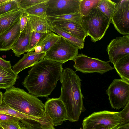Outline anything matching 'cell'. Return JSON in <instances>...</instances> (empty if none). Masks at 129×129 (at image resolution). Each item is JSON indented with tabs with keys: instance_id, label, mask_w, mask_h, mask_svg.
Here are the masks:
<instances>
[{
	"instance_id": "obj_1",
	"label": "cell",
	"mask_w": 129,
	"mask_h": 129,
	"mask_svg": "<svg viewBox=\"0 0 129 129\" xmlns=\"http://www.w3.org/2000/svg\"><path fill=\"white\" fill-rule=\"evenodd\" d=\"M63 64L43 59L32 67L22 84L33 95L48 97L60 80Z\"/></svg>"
},
{
	"instance_id": "obj_2",
	"label": "cell",
	"mask_w": 129,
	"mask_h": 129,
	"mask_svg": "<svg viewBox=\"0 0 129 129\" xmlns=\"http://www.w3.org/2000/svg\"><path fill=\"white\" fill-rule=\"evenodd\" d=\"M59 80L61 84L60 95L59 98L66 108L67 120L71 122L78 121L81 113L84 111L81 90V80L70 68L63 69Z\"/></svg>"
},
{
	"instance_id": "obj_3",
	"label": "cell",
	"mask_w": 129,
	"mask_h": 129,
	"mask_svg": "<svg viewBox=\"0 0 129 129\" xmlns=\"http://www.w3.org/2000/svg\"><path fill=\"white\" fill-rule=\"evenodd\" d=\"M3 100L15 110L53 125L45 112L44 104L37 97L23 89L14 86L6 89Z\"/></svg>"
},
{
	"instance_id": "obj_4",
	"label": "cell",
	"mask_w": 129,
	"mask_h": 129,
	"mask_svg": "<svg viewBox=\"0 0 129 129\" xmlns=\"http://www.w3.org/2000/svg\"><path fill=\"white\" fill-rule=\"evenodd\" d=\"M111 23V20L96 8L87 16H81L80 24L95 43L103 38Z\"/></svg>"
},
{
	"instance_id": "obj_5",
	"label": "cell",
	"mask_w": 129,
	"mask_h": 129,
	"mask_svg": "<svg viewBox=\"0 0 129 129\" xmlns=\"http://www.w3.org/2000/svg\"><path fill=\"white\" fill-rule=\"evenodd\" d=\"M123 122L119 112L104 110L86 117L82 125L83 129H117Z\"/></svg>"
},
{
	"instance_id": "obj_6",
	"label": "cell",
	"mask_w": 129,
	"mask_h": 129,
	"mask_svg": "<svg viewBox=\"0 0 129 129\" xmlns=\"http://www.w3.org/2000/svg\"><path fill=\"white\" fill-rule=\"evenodd\" d=\"M79 48L61 37L45 53L44 59L62 64L73 60L78 54Z\"/></svg>"
},
{
	"instance_id": "obj_7",
	"label": "cell",
	"mask_w": 129,
	"mask_h": 129,
	"mask_svg": "<svg viewBox=\"0 0 129 129\" xmlns=\"http://www.w3.org/2000/svg\"><path fill=\"white\" fill-rule=\"evenodd\" d=\"M112 108L119 109L129 101V82L115 79L106 91Z\"/></svg>"
},
{
	"instance_id": "obj_8",
	"label": "cell",
	"mask_w": 129,
	"mask_h": 129,
	"mask_svg": "<svg viewBox=\"0 0 129 129\" xmlns=\"http://www.w3.org/2000/svg\"><path fill=\"white\" fill-rule=\"evenodd\" d=\"M73 67L76 71L83 73H98L101 74L114 69L109 63L98 58L89 57L82 53L78 54L73 60Z\"/></svg>"
},
{
	"instance_id": "obj_9",
	"label": "cell",
	"mask_w": 129,
	"mask_h": 129,
	"mask_svg": "<svg viewBox=\"0 0 129 129\" xmlns=\"http://www.w3.org/2000/svg\"><path fill=\"white\" fill-rule=\"evenodd\" d=\"M111 20L118 32L124 35L129 34V0H121L117 3Z\"/></svg>"
},
{
	"instance_id": "obj_10",
	"label": "cell",
	"mask_w": 129,
	"mask_h": 129,
	"mask_svg": "<svg viewBox=\"0 0 129 129\" xmlns=\"http://www.w3.org/2000/svg\"><path fill=\"white\" fill-rule=\"evenodd\" d=\"M109 61L113 65L122 58L129 56V34L116 37L108 45Z\"/></svg>"
},
{
	"instance_id": "obj_11",
	"label": "cell",
	"mask_w": 129,
	"mask_h": 129,
	"mask_svg": "<svg viewBox=\"0 0 129 129\" xmlns=\"http://www.w3.org/2000/svg\"><path fill=\"white\" fill-rule=\"evenodd\" d=\"M79 0H48L47 17L79 13Z\"/></svg>"
},
{
	"instance_id": "obj_12",
	"label": "cell",
	"mask_w": 129,
	"mask_h": 129,
	"mask_svg": "<svg viewBox=\"0 0 129 129\" xmlns=\"http://www.w3.org/2000/svg\"><path fill=\"white\" fill-rule=\"evenodd\" d=\"M45 105V112L54 126L61 125L67 120V114L64 104L59 98L49 99Z\"/></svg>"
},
{
	"instance_id": "obj_13",
	"label": "cell",
	"mask_w": 129,
	"mask_h": 129,
	"mask_svg": "<svg viewBox=\"0 0 129 129\" xmlns=\"http://www.w3.org/2000/svg\"><path fill=\"white\" fill-rule=\"evenodd\" d=\"M31 32V23L29 18L24 29L20 33L17 41L11 47V49L15 56L19 57L22 54L27 52Z\"/></svg>"
},
{
	"instance_id": "obj_14",
	"label": "cell",
	"mask_w": 129,
	"mask_h": 129,
	"mask_svg": "<svg viewBox=\"0 0 129 129\" xmlns=\"http://www.w3.org/2000/svg\"><path fill=\"white\" fill-rule=\"evenodd\" d=\"M19 22L20 19L0 35V51L11 49L12 46L17 41L21 33Z\"/></svg>"
},
{
	"instance_id": "obj_15",
	"label": "cell",
	"mask_w": 129,
	"mask_h": 129,
	"mask_svg": "<svg viewBox=\"0 0 129 129\" xmlns=\"http://www.w3.org/2000/svg\"><path fill=\"white\" fill-rule=\"evenodd\" d=\"M45 53L35 54L34 52H27L16 63L12 66V70L17 75L23 70L32 67L44 59Z\"/></svg>"
},
{
	"instance_id": "obj_16",
	"label": "cell",
	"mask_w": 129,
	"mask_h": 129,
	"mask_svg": "<svg viewBox=\"0 0 129 129\" xmlns=\"http://www.w3.org/2000/svg\"><path fill=\"white\" fill-rule=\"evenodd\" d=\"M52 24L84 41L88 36L80 24L79 23L68 21H56L53 22Z\"/></svg>"
},
{
	"instance_id": "obj_17",
	"label": "cell",
	"mask_w": 129,
	"mask_h": 129,
	"mask_svg": "<svg viewBox=\"0 0 129 129\" xmlns=\"http://www.w3.org/2000/svg\"><path fill=\"white\" fill-rule=\"evenodd\" d=\"M0 112L19 118L21 120L28 119L35 121L39 123L41 129H49L52 125L46 121L23 114L12 108L3 100L0 105Z\"/></svg>"
},
{
	"instance_id": "obj_18",
	"label": "cell",
	"mask_w": 129,
	"mask_h": 129,
	"mask_svg": "<svg viewBox=\"0 0 129 129\" xmlns=\"http://www.w3.org/2000/svg\"><path fill=\"white\" fill-rule=\"evenodd\" d=\"M23 11L20 9L0 15V35L20 19Z\"/></svg>"
},
{
	"instance_id": "obj_19",
	"label": "cell",
	"mask_w": 129,
	"mask_h": 129,
	"mask_svg": "<svg viewBox=\"0 0 129 129\" xmlns=\"http://www.w3.org/2000/svg\"><path fill=\"white\" fill-rule=\"evenodd\" d=\"M28 17L32 31L42 33L52 31V23L47 18H43L29 15Z\"/></svg>"
},
{
	"instance_id": "obj_20",
	"label": "cell",
	"mask_w": 129,
	"mask_h": 129,
	"mask_svg": "<svg viewBox=\"0 0 129 129\" xmlns=\"http://www.w3.org/2000/svg\"><path fill=\"white\" fill-rule=\"evenodd\" d=\"M18 78L13 71L0 67V89H6L13 86Z\"/></svg>"
},
{
	"instance_id": "obj_21",
	"label": "cell",
	"mask_w": 129,
	"mask_h": 129,
	"mask_svg": "<svg viewBox=\"0 0 129 129\" xmlns=\"http://www.w3.org/2000/svg\"><path fill=\"white\" fill-rule=\"evenodd\" d=\"M52 25V31L56 33L79 49H80L84 48L85 41L65 32L56 26Z\"/></svg>"
},
{
	"instance_id": "obj_22",
	"label": "cell",
	"mask_w": 129,
	"mask_h": 129,
	"mask_svg": "<svg viewBox=\"0 0 129 129\" xmlns=\"http://www.w3.org/2000/svg\"><path fill=\"white\" fill-rule=\"evenodd\" d=\"M114 66L121 79L129 82V56L121 59Z\"/></svg>"
},
{
	"instance_id": "obj_23",
	"label": "cell",
	"mask_w": 129,
	"mask_h": 129,
	"mask_svg": "<svg viewBox=\"0 0 129 129\" xmlns=\"http://www.w3.org/2000/svg\"><path fill=\"white\" fill-rule=\"evenodd\" d=\"M48 1L39 3L23 10L29 15L46 18H47L46 12L47 7Z\"/></svg>"
},
{
	"instance_id": "obj_24",
	"label": "cell",
	"mask_w": 129,
	"mask_h": 129,
	"mask_svg": "<svg viewBox=\"0 0 129 129\" xmlns=\"http://www.w3.org/2000/svg\"><path fill=\"white\" fill-rule=\"evenodd\" d=\"M61 37L52 31L47 33L41 39L35 46L44 45V51L46 53L59 40Z\"/></svg>"
},
{
	"instance_id": "obj_25",
	"label": "cell",
	"mask_w": 129,
	"mask_h": 129,
	"mask_svg": "<svg viewBox=\"0 0 129 129\" xmlns=\"http://www.w3.org/2000/svg\"><path fill=\"white\" fill-rule=\"evenodd\" d=\"M117 4V3L110 0H100L97 8L111 20Z\"/></svg>"
},
{
	"instance_id": "obj_26",
	"label": "cell",
	"mask_w": 129,
	"mask_h": 129,
	"mask_svg": "<svg viewBox=\"0 0 129 129\" xmlns=\"http://www.w3.org/2000/svg\"><path fill=\"white\" fill-rule=\"evenodd\" d=\"M100 0H79V13L81 16L88 15L91 10L97 7Z\"/></svg>"
},
{
	"instance_id": "obj_27",
	"label": "cell",
	"mask_w": 129,
	"mask_h": 129,
	"mask_svg": "<svg viewBox=\"0 0 129 129\" xmlns=\"http://www.w3.org/2000/svg\"><path fill=\"white\" fill-rule=\"evenodd\" d=\"M81 17L79 13H77L53 17H47V18L51 23L55 21H64L80 24Z\"/></svg>"
},
{
	"instance_id": "obj_28",
	"label": "cell",
	"mask_w": 129,
	"mask_h": 129,
	"mask_svg": "<svg viewBox=\"0 0 129 129\" xmlns=\"http://www.w3.org/2000/svg\"><path fill=\"white\" fill-rule=\"evenodd\" d=\"M20 9L17 0H8L0 5V15Z\"/></svg>"
},
{
	"instance_id": "obj_29",
	"label": "cell",
	"mask_w": 129,
	"mask_h": 129,
	"mask_svg": "<svg viewBox=\"0 0 129 129\" xmlns=\"http://www.w3.org/2000/svg\"><path fill=\"white\" fill-rule=\"evenodd\" d=\"M47 33H39L32 31L28 50L27 52H30L31 50L37 45L39 41Z\"/></svg>"
},
{
	"instance_id": "obj_30",
	"label": "cell",
	"mask_w": 129,
	"mask_h": 129,
	"mask_svg": "<svg viewBox=\"0 0 129 129\" xmlns=\"http://www.w3.org/2000/svg\"><path fill=\"white\" fill-rule=\"evenodd\" d=\"M47 0H17L20 9L24 10Z\"/></svg>"
},
{
	"instance_id": "obj_31",
	"label": "cell",
	"mask_w": 129,
	"mask_h": 129,
	"mask_svg": "<svg viewBox=\"0 0 129 129\" xmlns=\"http://www.w3.org/2000/svg\"><path fill=\"white\" fill-rule=\"evenodd\" d=\"M119 112L123 120L122 125L129 123V101L124 107L123 109Z\"/></svg>"
},
{
	"instance_id": "obj_32",
	"label": "cell",
	"mask_w": 129,
	"mask_h": 129,
	"mask_svg": "<svg viewBox=\"0 0 129 129\" xmlns=\"http://www.w3.org/2000/svg\"><path fill=\"white\" fill-rule=\"evenodd\" d=\"M0 125L4 129H20L18 122L0 121Z\"/></svg>"
},
{
	"instance_id": "obj_33",
	"label": "cell",
	"mask_w": 129,
	"mask_h": 129,
	"mask_svg": "<svg viewBox=\"0 0 129 129\" xmlns=\"http://www.w3.org/2000/svg\"><path fill=\"white\" fill-rule=\"evenodd\" d=\"M28 19V15L23 11L20 19L19 25L20 32L24 29Z\"/></svg>"
},
{
	"instance_id": "obj_34",
	"label": "cell",
	"mask_w": 129,
	"mask_h": 129,
	"mask_svg": "<svg viewBox=\"0 0 129 129\" xmlns=\"http://www.w3.org/2000/svg\"><path fill=\"white\" fill-rule=\"evenodd\" d=\"M20 119L0 112V121H13L18 122Z\"/></svg>"
},
{
	"instance_id": "obj_35",
	"label": "cell",
	"mask_w": 129,
	"mask_h": 129,
	"mask_svg": "<svg viewBox=\"0 0 129 129\" xmlns=\"http://www.w3.org/2000/svg\"><path fill=\"white\" fill-rule=\"evenodd\" d=\"M0 67L10 70L13 71L10 61H6L0 57Z\"/></svg>"
},
{
	"instance_id": "obj_36",
	"label": "cell",
	"mask_w": 129,
	"mask_h": 129,
	"mask_svg": "<svg viewBox=\"0 0 129 129\" xmlns=\"http://www.w3.org/2000/svg\"><path fill=\"white\" fill-rule=\"evenodd\" d=\"M44 45L36 46L31 50L30 52L35 51L34 52L35 54H39L44 52Z\"/></svg>"
},
{
	"instance_id": "obj_37",
	"label": "cell",
	"mask_w": 129,
	"mask_h": 129,
	"mask_svg": "<svg viewBox=\"0 0 129 129\" xmlns=\"http://www.w3.org/2000/svg\"><path fill=\"white\" fill-rule=\"evenodd\" d=\"M20 129H33L27 126L24 120H20L18 122Z\"/></svg>"
},
{
	"instance_id": "obj_38",
	"label": "cell",
	"mask_w": 129,
	"mask_h": 129,
	"mask_svg": "<svg viewBox=\"0 0 129 129\" xmlns=\"http://www.w3.org/2000/svg\"><path fill=\"white\" fill-rule=\"evenodd\" d=\"M117 129H129V123L121 125Z\"/></svg>"
},
{
	"instance_id": "obj_39",
	"label": "cell",
	"mask_w": 129,
	"mask_h": 129,
	"mask_svg": "<svg viewBox=\"0 0 129 129\" xmlns=\"http://www.w3.org/2000/svg\"><path fill=\"white\" fill-rule=\"evenodd\" d=\"M3 94L0 91V105L1 104L3 100Z\"/></svg>"
},
{
	"instance_id": "obj_40",
	"label": "cell",
	"mask_w": 129,
	"mask_h": 129,
	"mask_svg": "<svg viewBox=\"0 0 129 129\" xmlns=\"http://www.w3.org/2000/svg\"><path fill=\"white\" fill-rule=\"evenodd\" d=\"M8 0H0V3H3L6 2Z\"/></svg>"
},
{
	"instance_id": "obj_41",
	"label": "cell",
	"mask_w": 129,
	"mask_h": 129,
	"mask_svg": "<svg viewBox=\"0 0 129 129\" xmlns=\"http://www.w3.org/2000/svg\"><path fill=\"white\" fill-rule=\"evenodd\" d=\"M0 129H4L0 125Z\"/></svg>"
},
{
	"instance_id": "obj_42",
	"label": "cell",
	"mask_w": 129,
	"mask_h": 129,
	"mask_svg": "<svg viewBox=\"0 0 129 129\" xmlns=\"http://www.w3.org/2000/svg\"><path fill=\"white\" fill-rule=\"evenodd\" d=\"M50 129H55L54 127H53V128H52Z\"/></svg>"
},
{
	"instance_id": "obj_43",
	"label": "cell",
	"mask_w": 129,
	"mask_h": 129,
	"mask_svg": "<svg viewBox=\"0 0 129 129\" xmlns=\"http://www.w3.org/2000/svg\"><path fill=\"white\" fill-rule=\"evenodd\" d=\"M8 1V0H7ZM4 2H3V3H0V5H1V4H3V3H4Z\"/></svg>"
}]
</instances>
